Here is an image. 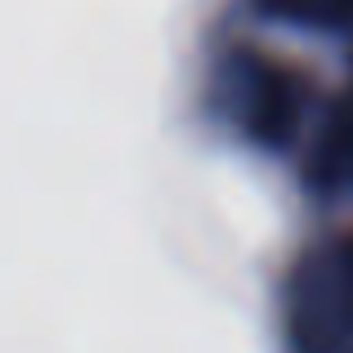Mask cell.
<instances>
[{
  "mask_svg": "<svg viewBox=\"0 0 353 353\" xmlns=\"http://www.w3.org/2000/svg\"><path fill=\"white\" fill-rule=\"evenodd\" d=\"M286 345L291 353H353V233L291 268Z\"/></svg>",
  "mask_w": 353,
  "mask_h": 353,
  "instance_id": "obj_1",
  "label": "cell"
},
{
  "mask_svg": "<svg viewBox=\"0 0 353 353\" xmlns=\"http://www.w3.org/2000/svg\"><path fill=\"white\" fill-rule=\"evenodd\" d=\"M237 117L264 148L291 143L300 125V81L264 54H237Z\"/></svg>",
  "mask_w": 353,
  "mask_h": 353,
  "instance_id": "obj_2",
  "label": "cell"
},
{
  "mask_svg": "<svg viewBox=\"0 0 353 353\" xmlns=\"http://www.w3.org/2000/svg\"><path fill=\"white\" fill-rule=\"evenodd\" d=\"M313 188H349L353 183V85L331 103L327 121H322V134L309 152V165H304Z\"/></svg>",
  "mask_w": 353,
  "mask_h": 353,
  "instance_id": "obj_3",
  "label": "cell"
},
{
  "mask_svg": "<svg viewBox=\"0 0 353 353\" xmlns=\"http://www.w3.org/2000/svg\"><path fill=\"white\" fill-rule=\"evenodd\" d=\"M268 14H286L300 23H331L345 14V0H259Z\"/></svg>",
  "mask_w": 353,
  "mask_h": 353,
  "instance_id": "obj_4",
  "label": "cell"
}]
</instances>
